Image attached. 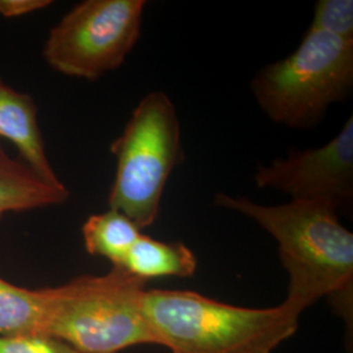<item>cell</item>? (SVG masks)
Listing matches in <instances>:
<instances>
[{
  "label": "cell",
  "instance_id": "6da1fadb",
  "mask_svg": "<svg viewBox=\"0 0 353 353\" xmlns=\"http://www.w3.org/2000/svg\"><path fill=\"white\" fill-rule=\"evenodd\" d=\"M214 205L252 219L278 242L290 276L285 309L301 316L327 297L344 319H352L353 233L338 212L316 203L267 205L225 192L214 195Z\"/></svg>",
  "mask_w": 353,
  "mask_h": 353
},
{
  "label": "cell",
  "instance_id": "7a4b0ae2",
  "mask_svg": "<svg viewBox=\"0 0 353 353\" xmlns=\"http://www.w3.org/2000/svg\"><path fill=\"white\" fill-rule=\"evenodd\" d=\"M141 306L154 344L172 353H272L300 319L281 303L242 307L191 290H145Z\"/></svg>",
  "mask_w": 353,
  "mask_h": 353
},
{
  "label": "cell",
  "instance_id": "3957f363",
  "mask_svg": "<svg viewBox=\"0 0 353 353\" xmlns=\"http://www.w3.org/2000/svg\"><path fill=\"white\" fill-rule=\"evenodd\" d=\"M145 284L122 267H112L105 275L49 287L43 335L83 353H119L154 344L141 306Z\"/></svg>",
  "mask_w": 353,
  "mask_h": 353
},
{
  "label": "cell",
  "instance_id": "277c9868",
  "mask_svg": "<svg viewBox=\"0 0 353 353\" xmlns=\"http://www.w3.org/2000/svg\"><path fill=\"white\" fill-rule=\"evenodd\" d=\"M115 174L108 204L139 229L156 223L169 178L183 163L181 121L163 90L147 93L113 140Z\"/></svg>",
  "mask_w": 353,
  "mask_h": 353
},
{
  "label": "cell",
  "instance_id": "5b68a950",
  "mask_svg": "<svg viewBox=\"0 0 353 353\" xmlns=\"http://www.w3.org/2000/svg\"><path fill=\"white\" fill-rule=\"evenodd\" d=\"M353 89V41L307 29L288 57L261 68L250 90L276 125L309 130Z\"/></svg>",
  "mask_w": 353,
  "mask_h": 353
},
{
  "label": "cell",
  "instance_id": "8992f818",
  "mask_svg": "<svg viewBox=\"0 0 353 353\" xmlns=\"http://www.w3.org/2000/svg\"><path fill=\"white\" fill-rule=\"evenodd\" d=\"M145 0H84L52 26L42 58L61 75L96 81L126 62L141 36Z\"/></svg>",
  "mask_w": 353,
  "mask_h": 353
},
{
  "label": "cell",
  "instance_id": "52a82bcc",
  "mask_svg": "<svg viewBox=\"0 0 353 353\" xmlns=\"http://www.w3.org/2000/svg\"><path fill=\"white\" fill-rule=\"evenodd\" d=\"M258 189L278 190L292 202L316 203L335 212L353 202V118L341 132L318 148L293 150L254 174Z\"/></svg>",
  "mask_w": 353,
  "mask_h": 353
},
{
  "label": "cell",
  "instance_id": "ba28073f",
  "mask_svg": "<svg viewBox=\"0 0 353 353\" xmlns=\"http://www.w3.org/2000/svg\"><path fill=\"white\" fill-rule=\"evenodd\" d=\"M0 138L12 143L20 153V160L38 176L54 185L63 183L48 157L34 99L8 85L1 77Z\"/></svg>",
  "mask_w": 353,
  "mask_h": 353
},
{
  "label": "cell",
  "instance_id": "9c48e42d",
  "mask_svg": "<svg viewBox=\"0 0 353 353\" xmlns=\"http://www.w3.org/2000/svg\"><path fill=\"white\" fill-rule=\"evenodd\" d=\"M71 191L64 183L54 185L29 169L21 160L0 159V219L12 212H26L63 205Z\"/></svg>",
  "mask_w": 353,
  "mask_h": 353
},
{
  "label": "cell",
  "instance_id": "30bf717a",
  "mask_svg": "<svg viewBox=\"0 0 353 353\" xmlns=\"http://www.w3.org/2000/svg\"><path fill=\"white\" fill-rule=\"evenodd\" d=\"M121 267L144 281L170 276L188 279L196 272L198 259L183 242H164L140 234Z\"/></svg>",
  "mask_w": 353,
  "mask_h": 353
},
{
  "label": "cell",
  "instance_id": "8fae6325",
  "mask_svg": "<svg viewBox=\"0 0 353 353\" xmlns=\"http://www.w3.org/2000/svg\"><path fill=\"white\" fill-rule=\"evenodd\" d=\"M85 250L121 267L130 249L139 239L138 225L115 210L90 214L81 228Z\"/></svg>",
  "mask_w": 353,
  "mask_h": 353
},
{
  "label": "cell",
  "instance_id": "7c38bea8",
  "mask_svg": "<svg viewBox=\"0 0 353 353\" xmlns=\"http://www.w3.org/2000/svg\"><path fill=\"white\" fill-rule=\"evenodd\" d=\"M45 316L46 288L29 290L0 276V336L43 335Z\"/></svg>",
  "mask_w": 353,
  "mask_h": 353
},
{
  "label": "cell",
  "instance_id": "4fadbf2b",
  "mask_svg": "<svg viewBox=\"0 0 353 353\" xmlns=\"http://www.w3.org/2000/svg\"><path fill=\"white\" fill-rule=\"evenodd\" d=\"M309 29L353 41L352 0H318Z\"/></svg>",
  "mask_w": 353,
  "mask_h": 353
},
{
  "label": "cell",
  "instance_id": "5bb4252c",
  "mask_svg": "<svg viewBox=\"0 0 353 353\" xmlns=\"http://www.w3.org/2000/svg\"><path fill=\"white\" fill-rule=\"evenodd\" d=\"M0 353H83L70 344L43 335L0 336Z\"/></svg>",
  "mask_w": 353,
  "mask_h": 353
},
{
  "label": "cell",
  "instance_id": "9a60e30c",
  "mask_svg": "<svg viewBox=\"0 0 353 353\" xmlns=\"http://www.w3.org/2000/svg\"><path fill=\"white\" fill-rule=\"evenodd\" d=\"M51 0H0V16L19 19L49 8Z\"/></svg>",
  "mask_w": 353,
  "mask_h": 353
},
{
  "label": "cell",
  "instance_id": "2e32d148",
  "mask_svg": "<svg viewBox=\"0 0 353 353\" xmlns=\"http://www.w3.org/2000/svg\"><path fill=\"white\" fill-rule=\"evenodd\" d=\"M6 156H8L6 151H4V148L1 147V144H0V159H3V157H6Z\"/></svg>",
  "mask_w": 353,
  "mask_h": 353
}]
</instances>
